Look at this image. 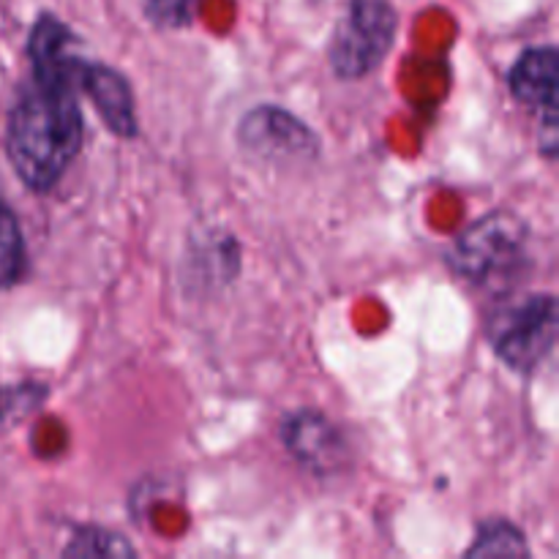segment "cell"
I'll use <instances>...</instances> for the list:
<instances>
[{
    "label": "cell",
    "instance_id": "6da1fadb",
    "mask_svg": "<svg viewBox=\"0 0 559 559\" xmlns=\"http://www.w3.org/2000/svg\"><path fill=\"white\" fill-rule=\"evenodd\" d=\"M76 36L63 20L44 11L27 36L25 85L5 118V156L33 194H49L76 162L85 142Z\"/></svg>",
    "mask_w": 559,
    "mask_h": 559
},
{
    "label": "cell",
    "instance_id": "7a4b0ae2",
    "mask_svg": "<svg viewBox=\"0 0 559 559\" xmlns=\"http://www.w3.org/2000/svg\"><path fill=\"white\" fill-rule=\"evenodd\" d=\"M445 260L456 278L506 298L535 265L533 229L516 211H489L456 235Z\"/></svg>",
    "mask_w": 559,
    "mask_h": 559
},
{
    "label": "cell",
    "instance_id": "52a82bcc",
    "mask_svg": "<svg viewBox=\"0 0 559 559\" xmlns=\"http://www.w3.org/2000/svg\"><path fill=\"white\" fill-rule=\"evenodd\" d=\"M289 456L317 478H333L353 467V445L336 420L320 409H295L278 426Z\"/></svg>",
    "mask_w": 559,
    "mask_h": 559
},
{
    "label": "cell",
    "instance_id": "4fadbf2b",
    "mask_svg": "<svg viewBox=\"0 0 559 559\" xmlns=\"http://www.w3.org/2000/svg\"><path fill=\"white\" fill-rule=\"evenodd\" d=\"M49 399V388L44 382H16L0 388V426H9L25 415L36 413Z\"/></svg>",
    "mask_w": 559,
    "mask_h": 559
},
{
    "label": "cell",
    "instance_id": "5b68a950",
    "mask_svg": "<svg viewBox=\"0 0 559 559\" xmlns=\"http://www.w3.org/2000/svg\"><path fill=\"white\" fill-rule=\"evenodd\" d=\"M240 151L271 167H311L320 158V134L278 104H257L238 120Z\"/></svg>",
    "mask_w": 559,
    "mask_h": 559
},
{
    "label": "cell",
    "instance_id": "30bf717a",
    "mask_svg": "<svg viewBox=\"0 0 559 559\" xmlns=\"http://www.w3.org/2000/svg\"><path fill=\"white\" fill-rule=\"evenodd\" d=\"M533 549L527 544V535L522 533L519 524L511 519H486L475 527L473 544L464 549L467 559H484V557H530Z\"/></svg>",
    "mask_w": 559,
    "mask_h": 559
},
{
    "label": "cell",
    "instance_id": "277c9868",
    "mask_svg": "<svg viewBox=\"0 0 559 559\" xmlns=\"http://www.w3.org/2000/svg\"><path fill=\"white\" fill-rule=\"evenodd\" d=\"M399 38V11L393 0H347L328 41L333 76L358 82L374 74Z\"/></svg>",
    "mask_w": 559,
    "mask_h": 559
},
{
    "label": "cell",
    "instance_id": "5bb4252c",
    "mask_svg": "<svg viewBox=\"0 0 559 559\" xmlns=\"http://www.w3.org/2000/svg\"><path fill=\"white\" fill-rule=\"evenodd\" d=\"M202 0H142L147 22L158 31H186L194 25Z\"/></svg>",
    "mask_w": 559,
    "mask_h": 559
},
{
    "label": "cell",
    "instance_id": "ba28073f",
    "mask_svg": "<svg viewBox=\"0 0 559 559\" xmlns=\"http://www.w3.org/2000/svg\"><path fill=\"white\" fill-rule=\"evenodd\" d=\"M80 93L93 104L102 123L109 134L120 140H134L140 136V118H136V98L129 76L115 66L102 60L82 58L80 74H76Z\"/></svg>",
    "mask_w": 559,
    "mask_h": 559
},
{
    "label": "cell",
    "instance_id": "7c38bea8",
    "mask_svg": "<svg viewBox=\"0 0 559 559\" xmlns=\"http://www.w3.org/2000/svg\"><path fill=\"white\" fill-rule=\"evenodd\" d=\"M63 557H136V549L129 544V538L115 530L98 527V524H76L71 530L69 540L60 549Z\"/></svg>",
    "mask_w": 559,
    "mask_h": 559
},
{
    "label": "cell",
    "instance_id": "8992f818",
    "mask_svg": "<svg viewBox=\"0 0 559 559\" xmlns=\"http://www.w3.org/2000/svg\"><path fill=\"white\" fill-rule=\"evenodd\" d=\"M508 91L513 102L538 120V147L555 158L559 123V52L555 44L524 49L508 71Z\"/></svg>",
    "mask_w": 559,
    "mask_h": 559
},
{
    "label": "cell",
    "instance_id": "3957f363",
    "mask_svg": "<svg viewBox=\"0 0 559 559\" xmlns=\"http://www.w3.org/2000/svg\"><path fill=\"white\" fill-rule=\"evenodd\" d=\"M500 306L486 320L491 349L508 369L535 374L555 353L559 333V304L551 293L497 298Z\"/></svg>",
    "mask_w": 559,
    "mask_h": 559
},
{
    "label": "cell",
    "instance_id": "9c48e42d",
    "mask_svg": "<svg viewBox=\"0 0 559 559\" xmlns=\"http://www.w3.org/2000/svg\"><path fill=\"white\" fill-rule=\"evenodd\" d=\"M186 262H189L186 276H189L191 284H200L202 289L227 287L240 271L238 238L227 229L205 235L202 243L191 246V254L186 257Z\"/></svg>",
    "mask_w": 559,
    "mask_h": 559
},
{
    "label": "cell",
    "instance_id": "8fae6325",
    "mask_svg": "<svg viewBox=\"0 0 559 559\" xmlns=\"http://www.w3.org/2000/svg\"><path fill=\"white\" fill-rule=\"evenodd\" d=\"M27 276V246L20 216L0 194V289H11Z\"/></svg>",
    "mask_w": 559,
    "mask_h": 559
}]
</instances>
